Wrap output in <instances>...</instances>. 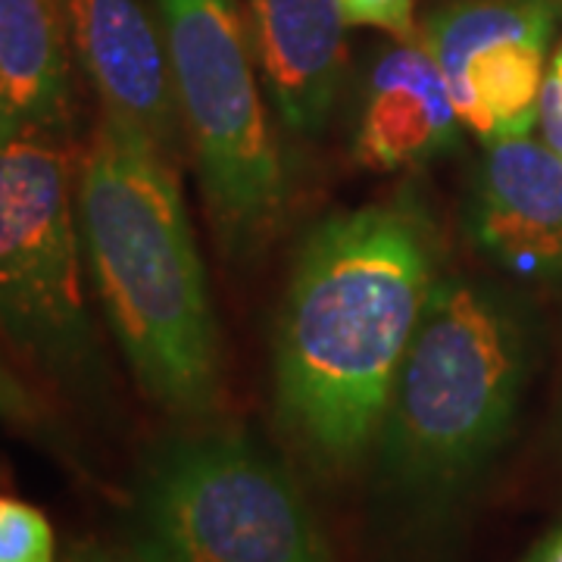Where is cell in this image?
Here are the masks:
<instances>
[{"label":"cell","instance_id":"obj_6","mask_svg":"<svg viewBox=\"0 0 562 562\" xmlns=\"http://www.w3.org/2000/svg\"><path fill=\"white\" fill-rule=\"evenodd\" d=\"M0 331L57 382L85 387L101 375L72 172L54 135L0 144Z\"/></svg>","mask_w":562,"mask_h":562},{"label":"cell","instance_id":"obj_5","mask_svg":"<svg viewBox=\"0 0 562 562\" xmlns=\"http://www.w3.org/2000/svg\"><path fill=\"white\" fill-rule=\"evenodd\" d=\"M132 516L128 547L157 562H335L297 482L238 431L157 447Z\"/></svg>","mask_w":562,"mask_h":562},{"label":"cell","instance_id":"obj_8","mask_svg":"<svg viewBox=\"0 0 562 562\" xmlns=\"http://www.w3.org/2000/svg\"><path fill=\"white\" fill-rule=\"evenodd\" d=\"M63 10L69 47L103 113L176 157L184 125L160 22L140 0H63Z\"/></svg>","mask_w":562,"mask_h":562},{"label":"cell","instance_id":"obj_7","mask_svg":"<svg viewBox=\"0 0 562 562\" xmlns=\"http://www.w3.org/2000/svg\"><path fill=\"white\" fill-rule=\"evenodd\" d=\"M560 20L562 0H450L425 20L462 128L484 144L531 135Z\"/></svg>","mask_w":562,"mask_h":562},{"label":"cell","instance_id":"obj_11","mask_svg":"<svg viewBox=\"0 0 562 562\" xmlns=\"http://www.w3.org/2000/svg\"><path fill=\"white\" fill-rule=\"evenodd\" d=\"M247 16L279 116L294 135L316 138L331 120L347 63L338 0H247Z\"/></svg>","mask_w":562,"mask_h":562},{"label":"cell","instance_id":"obj_14","mask_svg":"<svg viewBox=\"0 0 562 562\" xmlns=\"http://www.w3.org/2000/svg\"><path fill=\"white\" fill-rule=\"evenodd\" d=\"M347 25L382 29L397 41L416 38V0H338Z\"/></svg>","mask_w":562,"mask_h":562},{"label":"cell","instance_id":"obj_18","mask_svg":"<svg viewBox=\"0 0 562 562\" xmlns=\"http://www.w3.org/2000/svg\"><path fill=\"white\" fill-rule=\"evenodd\" d=\"M522 562H562V525L553 528Z\"/></svg>","mask_w":562,"mask_h":562},{"label":"cell","instance_id":"obj_9","mask_svg":"<svg viewBox=\"0 0 562 562\" xmlns=\"http://www.w3.org/2000/svg\"><path fill=\"white\" fill-rule=\"evenodd\" d=\"M469 235L503 269L562 276V154L547 140L487 144L469 201Z\"/></svg>","mask_w":562,"mask_h":562},{"label":"cell","instance_id":"obj_4","mask_svg":"<svg viewBox=\"0 0 562 562\" xmlns=\"http://www.w3.org/2000/svg\"><path fill=\"white\" fill-rule=\"evenodd\" d=\"M216 238L228 257H254L276 232L288 179L254 76V41L238 0H157Z\"/></svg>","mask_w":562,"mask_h":562},{"label":"cell","instance_id":"obj_12","mask_svg":"<svg viewBox=\"0 0 562 562\" xmlns=\"http://www.w3.org/2000/svg\"><path fill=\"white\" fill-rule=\"evenodd\" d=\"M69 113L63 0H0V144L57 135Z\"/></svg>","mask_w":562,"mask_h":562},{"label":"cell","instance_id":"obj_17","mask_svg":"<svg viewBox=\"0 0 562 562\" xmlns=\"http://www.w3.org/2000/svg\"><path fill=\"white\" fill-rule=\"evenodd\" d=\"M0 416L3 419H29L32 416V401L25 397L20 384L3 372V366H0Z\"/></svg>","mask_w":562,"mask_h":562},{"label":"cell","instance_id":"obj_3","mask_svg":"<svg viewBox=\"0 0 562 562\" xmlns=\"http://www.w3.org/2000/svg\"><path fill=\"white\" fill-rule=\"evenodd\" d=\"M528 369L522 306L482 281L438 279L375 441L384 487L419 516L450 509L506 441Z\"/></svg>","mask_w":562,"mask_h":562},{"label":"cell","instance_id":"obj_2","mask_svg":"<svg viewBox=\"0 0 562 562\" xmlns=\"http://www.w3.org/2000/svg\"><path fill=\"white\" fill-rule=\"evenodd\" d=\"M81 254L140 391L198 419L220 397V325L176 157L103 113L76 184Z\"/></svg>","mask_w":562,"mask_h":562},{"label":"cell","instance_id":"obj_10","mask_svg":"<svg viewBox=\"0 0 562 562\" xmlns=\"http://www.w3.org/2000/svg\"><path fill=\"white\" fill-rule=\"evenodd\" d=\"M460 113L441 63L406 38L382 50L362 94L357 157L372 169H409L450 154L460 144Z\"/></svg>","mask_w":562,"mask_h":562},{"label":"cell","instance_id":"obj_16","mask_svg":"<svg viewBox=\"0 0 562 562\" xmlns=\"http://www.w3.org/2000/svg\"><path fill=\"white\" fill-rule=\"evenodd\" d=\"M63 562H157L150 557H144L132 547H98V543H79L69 547V553L63 557Z\"/></svg>","mask_w":562,"mask_h":562},{"label":"cell","instance_id":"obj_15","mask_svg":"<svg viewBox=\"0 0 562 562\" xmlns=\"http://www.w3.org/2000/svg\"><path fill=\"white\" fill-rule=\"evenodd\" d=\"M538 125L543 128V140L562 154V47L550 63V72H547V81H543Z\"/></svg>","mask_w":562,"mask_h":562},{"label":"cell","instance_id":"obj_1","mask_svg":"<svg viewBox=\"0 0 562 562\" xmlns=\"http://www.w3.org/2000/svg\"><path fill=\"white\" fill-rule=\"evenodd\" d=\"M435 269L431 222L403 198L303 241L276 338V409L319 472L353 469L379 441Z\"/></svg>","mask_w":562,"mask_h":562},{"label":"cell","instance_id":"obj_13","mask_svg":"<svg viewBox=\"0 0 562 562\" xmlns=\"http://www.w3.org/2000/svg\"><path fill=\"white\" fill-rule=\"evenodd\" d=\"M0 562H57V538L38 506L0 497Z\"/></svg>","mask_w":562,"mask_h":562}]
</instances>
